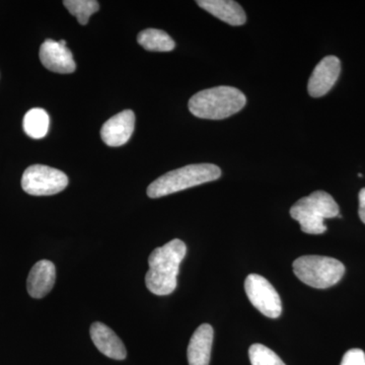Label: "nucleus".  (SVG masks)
I'll use <instances>...</instances> for the list:
<instances>
[{"mask_svg": "<svg viewBox=\"0 0 365 365\" xmlns=\"http://www.w3.org/2000/svg\"><path fill=\"white\" fill-rule=\"evenodd\" d=\"M68 185V178L63 172L48 165L29 167L21 178V188L33 196H50L63 191Z\"/></svg>", "mask_w": 365, "mask_h": 365, "instance_id": "obj_6", "label": "nucleus"}, {"mask_svg": "<svg viewBox=\"0 0 365 365\" xmlns=\"http://www.w3.org/2000/svg\"><path fill=\"white\" fill-rule=\"evenodd\" d=\"M341 72V62L336 56H327L314 67L307 83V91L313 98L325 96L335 85Z\"/></svg>", "mask_w": 365, "mask_h": 365, "instance_id": "obj_8", "label": "nucleus"}, {"mask_svg": "<svg viewBox=\"0 0 365 365\" xmlns=\"http://www.w3.org/2000/svg\"><path fill=\"white\" fill-rule=\"evenodd\" d=\"M186 253V245L179 239L153 250L148 258L150 269L145 276L146 287L150 292L163 297L175 292L180 265Z\"/></svg>", "mask_w": 365, "mask_h": 365, "instance_id": "obj_1", "label": "nucleus"}, {"mask_svg": "<svg viewBox=\"0 0 365 365\" xmlns=\"http://www.w3.org/2000/svg\"><path fill=\"white\" fill-rule=\"evenodd\" d=\"M197 4L230 26H242L247 16L244 9L232 0H198Z\"/></svg>", "mask_w": 365, "mask_h": 365, "instance_id": "obj_14", "label": "nucleus"}, {"mask_svg": "<svg viewBox=\"0 0 365 365\" xmlns=\"http://www.w3.org/2000/svg\"><path fill=\"white\" fill-rule=\"evenodd\" d=\"M50 118L48 113L41 108H34L24 118V130L26 135L34 139H41L49 130Z\"/></svg>", "mask_w": 365, "mask_h": 365, "instance_id": "obj_16", "label": "nucleus"}, {"mask_svg": "<svg viewBox=\"0 0 365 365\" xmlns=\"http://www.w3.org/2000/svg\"><path fill=\"white\" fill-rule=\"evenodd\" d=\"M135 127V114L131 110L115 115L110 118L101 130L103 141L107 145L117 148L128 143Z\"/></svg>", "mask_w": 365, "mask_h": 365, "instance_id": "obj_9", "label": "nucleus"}, {"mask_svg": "<svg viewBox=\"0 0 365 365\" xmlns=\"http://www.w3.org/2000/svg\"><path fill=\"white\" fill-rule=\"evenodd\" d=\"M40 60L46 68L57 73H72L76 68L72 53L56 41L46 40L40 48Z\"/></svg>", "mask_w": 365, "mask_h": 365, "instance_id": "obj_10", "label": "nucleus"}, {"mask_svg": "<svg viewBox=\"0 0 365 365\" xmlns=\"http://www.w3.org/2000/svg\"><path fill=\"white\" fill-rule=\"evenodd\" d=\"M295 276L309 287L326 289L337 284L345 266L337 259L324 256H302L294 262Z\"/></svg>", "mask_w": 365, "mask_h": 365, "instance_id": "obj_5", "label": "nucleus"}, {"mask_svg": "<svg viewBox=\"0 0 365 365\" xmlns=\"http://www.w3.org/2000/svg\"><path fill=\"white\" fill-rule=\"evenodd\" d=\"M137 42L151 52H170L175 49V41L163 31L146 29L137 36Z\"/></svg>", "mask_w": 365, "mask_h": 365, "instance_id": "obj_15", "label": "nucleus"}, {"mask_svg": "<svg viewBox=\"0 0 365 365\" xmlns=\"http://www.w3.org/2000/svg\"><path fill=\"white\" fill-rule=\"evenodd\" d=\"M340 365H365L364 350L354 348L345 353Z\"/></svg>", "mask_w": 365, "mask_h": 365, "instance_id": "obj_19", "label": "nucleus"}, {"mask_svg": "<svg viewBox=\"0 0 365 365\" xmlns=\"http://www.w3.org/2000/svg\"><path fill=\"white\" fill-rule=\"evenodd\" d=\"M64 6L68 9L72 16L78 19L81 25L85 26L88 23L91 16L98 11V2L95 0H66Z\"/></svg>", "mask_w": 365, "mask_h": 365, "instance_id": "obj_17", "label": "nucleus"}, {"mask_svg": "<svg viewBox=\"0 0 365 365\" xmlns=\"http://www.w3.org/2000/svg\"><path fill=\"white\" fill-rule=\"evenodd\" d=\"M252 365H287L270 348L262 344H254L249 349Z\"/></svg>", "mask_w": 365, "mask_h": 365, "instance_id": "obj_18", "label": "nucleus"}, {"mask_svg": "<svg viewBox=\"0 0 365 365\" xmlns=\"http://www.w3.org/2000/svg\"><path fill=\"white\" fill-rule=\"evenodd\" d=\"M91 337L93 344L106 356L115 360H124L127 356L124 343L116 333L105 324L96 322L91 326Z\"/></svg>", "mask_w": 365, "mask_h": 365, "instance_id": "obj_11", "label": "nucleus"}, {"mask_svg": "<svg viewBox=\"0 0 365 365\" xmlns=\"http://www.w3.org/2000/svg\"><path fill=\"white\" fill-rule=\"evenodd\" d=\"M359 215L360 220L365 225V188L360 190L359 192Z\"/></svg>", "mask_w": 365, "mask_h": 365, "instance_id": "obj_20", "label": "nucleus"}, {"mask_svg": "<svg viewBox=\"0 0 365 365\" xmlns=\"http://www.w3.org/2000/svg\"><path fill=\"white\" fill-rule=\"evenodd\" d=\"M222 176V170L211 163L189 165L163 175L151 182L148 188V195L153 199L160 198L199 186L205 182L216 181Z\"/></svg>", "mask_w": 365, "mask_h": 365, "instance_id": "obj_3", "label": "nucleus"}, {"mask_svg": "<svg viewBox=\"0 0 365 365\" xmlns=\"http://www.w3.org/2000/svg\"><path fill=\"white\" fill-rule=\"evenodd\" d=\"M56 280V268L51 261L41 260L34 265L26 280V289L34 299H43L51 292Z\"/></svg>", "mask_w": 365, "mask_h": 365, "instance_id": "obj_12", "label": "nucleus"}, {"mask_svg": "<svg viewBox=\"0 0 365 365\" xmlns=\"http://www.w3.org/2000/svg\"><path fill=\"white\" fill-rule=\"evenodd\" d=\"M339 205L330 194L316 191L299 199L290 208V215L299 222L304 234L322 235L327 230L325 220L339 216Z\"/></svg>", "mask_w": 365, "mask_h": 365, "instance_id": "obj_4", "label": "nucleus"}, {"mask_svg": "<svg viewBox=\"0 0 365 365\" xmlns=\"http://www.w3.org/2000/svg\"><path fill=\"white\" fill-rule=\"evenodd\" d=\"M246 96L232 86H216L195 93L189 101V110L201 119L222 120L241 111Z\"/></svg>", "mask_w": 365, "mask_h": 365, "instance_id": "obj_2", "label": "nucleus"}, {"mask_svg": "<svg viewBox=\"0 0 365 365\" xmlns=\"http://www.w3.org/2000/svg\"><path fill=\"white\" fill-rule=\"evenodd\" d=\"M213 335V328L209 324H203L198 327L190 340L187 350L189 365H209Z\"/></svg>", "mask_w": 365, "mask_h": 365, "instance_id": "obj_13", "label": "nucleus"}, {"mask_svg": "<svg viewBox=\"0 0 365 365\" xmlns=\"http://www.w3.org/2000/svg\"><path fill=\"white\" fill-rule=\"evenodd\" d=\"M245 290L251 304L261 314L270 319L279 318L282 313L279 294L266 278L251 274L245 281Z\"/></svg>", "mask_w": 365, "mask_h": 365, "instance_id": "obj_7", "label": "nucleus"}]
</instances>
